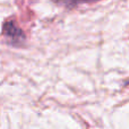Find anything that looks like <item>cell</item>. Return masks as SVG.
Segmentation results:
<instances>
[{"label": "cell", "instance_id": "cell-2", "mask_svg": "<svg viewBox=\"0 0 129 129\" xmlns=\"http://www.w3.org/2000/svg\"><path fill=\"white\" fill-rule=\"evenodd\" d=\"M95 1H99V0H57L58 4L63 5V6L67 7H74L80 4H89V2H95Z\"/></svg>", "mask_w": 129, "mask_h": 129}, {"label": "cell", "instance_id": "cell-1", "mask_svg": "<svg viewBox=\"0 0 129 129\" xmlns=\"http://www.w3.org/2000/svg\"><path fill=\"white\" fill-rule=\"evenodd\" d=\"M4 34L10 39L13 43H20L25 40L23 31L16 25L14 20H8L4 24Z\"/></svg>", "mask_w": 129, "mask_h": 129}]
</instances>
